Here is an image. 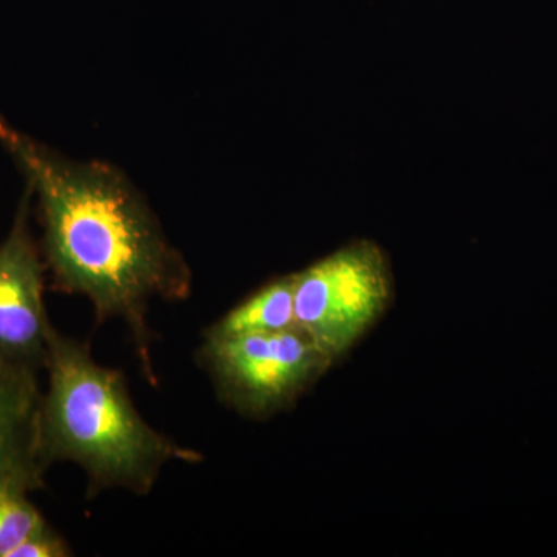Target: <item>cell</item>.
Wrapping results in <instances>:
<instances>
[{
    "mask_svg": "<svg viewBox=\"0 0 557 557\" xmlns=\"http://www.w3.org/2000/svg\"><path fill=\"white\" fill-rule=\"evenodd\" d=\"M295 274L278 277L230 310L205 332V338H233L296 327Z\"/></svg>",
    "mask_w": 557,
    "mask_h": 557,
    "instance_id": "obj_7",
    "label": "cell"
},
{
    "mask_svg": "<svg viewBox=\"0 0 557 557\" xmlns=\"http://www.w3.org/2000/svg\"><path fill=\"white\" fill-rule=\"evenodd\" d=\"M32 189L27 188L13 228L0 245V359L28 372L46 369L51 324L47 313L46 262L33 237Z\"/></svg>",
    "mask_w": 557,
    "mask_h": 557,
    "instance_id": "obj_5",
    "label": "cell"
},
{
    "mask_svg": "<svg viewBox=\"0 0 557 557\" xmlns=\"http://www.w3.org/2000/svg\"><path fill=\"white\" fill-rule=\"evenodd\" d=\"M32 491L13 480H0V557H14L17 548L47 525L32 504Z\"/></svg>",
    "mask_w": 557,
    "mask_h": 557,
    "instance_id": "obj_8",
    "label": "cell"
},
{
    "mask_svg": "<svg viewBox=\"0 0 557 557\" xmlns=\"http://www.w3.org/2000/svg\"><path fill=\"white\" fill-rule=\"evenodd\" d=\"M0 143L38 196L40 249L53 288L87 298L97 324L124 322L156 386L149 307L189 298L193 273L182 252L119 171L65 159L2 119Z\"/></svg>",
    "mask_w": 557,
    "mask_h": 557,
    "instance_id": "obj_1",
    "label": "cell"
},
{
    "mask_svg": "<svg viewBox=\"0 0 557 557\" xmlns=\"http://www.w3.org/2000/svg\"><path fill=\"white\" fill-rule=\"evenodd\" d=\"M73 556V549L69 542L47 523L42 530L28 537L14 553V557H69Z\"/></svg>",
    "mask_w": 557,
    "mask_h": 557,
    "instance_id": "obj_9",
    "label": "cell"
},
{
    "mask_svg": "<svg viewBox=\"0 0 557 557\" xmlns=\"http://www.w3.org/2000/svg\"><path fill=\"white\" fill-rule=\"evenodd\" d=\"M197 362L223 405L242 417L263 420L295 405L335 361L296 325L282 332L203 338Z\"/></svg>",
    "mask_w": 557,
    "mask_h": 557,
    "instance_id": "obj_3",
    "label": "cell"
},
{
    "mask_svg": "<svg viewBox=\"0 0 557 557\" xmlns=\"http://www.w3.org/2000/svg\"><path fill=\"white\" fill-rule=\"evenodd\" d=\"M44 370L49 384L40 398V461L47 469L60 461L78 465L90 497L113 490L148 496L168 465L203 460L199 450L150 426L124 373L98 364L86 343L53 327Z\"/></svg>",
    "mask_w": 557,
    "mask_h": 557,
    "instance_id": "obj_2",
    "label": "cell"
},
{
    "mask_svg": "<svg viewBox=\"0 0 557 557\" xmlns=\"http://www.w3.org/2000/svg\"><path fill=\"white\" fill-rule=\"evenodd\" d=\"M392 298L386 255L354 242L295 274L296 324L336 361L381 317Z\"/></svg>",
    "mask_w": 557,
    "mask_h": 557,
    "instance_id": "obj_4",
    "label": "cell"
},
{
    "mask_svg": "<svg viewBox=\"0 0 557 557\" xmlns=\"http://www.w3.org/2000/svg\"><path fill=\"white\" fill-rule=\"evenodd\" d=\"M40 398L38 373L0 359V480L32 493L44 487L47 472L38 448Z\"/></svg>",
    "mask_w": 557,
    "mask_h": 557,
    "instance_id": "obj_6",
    "label": "cell"
}]
</instances>
